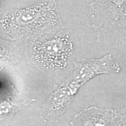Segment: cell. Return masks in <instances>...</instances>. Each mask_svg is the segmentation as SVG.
I'll return each instance as SVG.
<instances>
[{"label": "cell", "instance_id": "obj_1", "mask_svg": "<svg viewBox=\"0 0 126 126\" xmlns=\"http://www.w3.org/2000/svg\"><path fill=\"white\" fill-rule=\"evenodd\" d=\"M56 21L54 0H49L27 9L7 12L1 17L0 25L7 33L20 36L55 25Z\"/></svg>", "mask_w": 126, "mask_h": 126}, {"label": "cell", "instance_id": "obj_2", "mask_svg": "<svg viewBox=\"0 0 126 126\" xmlns=\"http://www.w3.org/2000/svg\"><path fill=\"white\" fill-rule=\"evenodd\" d=\"M93 23L97 28L123 37L126 0H87Z\"/></svg>", "mask_w": 126, "mask_h": 126}, {"label": "cell", "instance_id": "obj_3", "mask_svg": "<svg viewBox=\"0 0 126 126\" xmlns=\"http://www.w3.org/2000/svg\"><path fill=\"white\" fill-rule=\"evenodd\" d=\"M74 50V45L68 36H58L38 43L33 47L35 60L50 68H63Z\"/></svg>", "mask_w": 126, "mask_h": 126}, {"label": "cell", "instance_id": "obj_4", "mask_svg": "<svg viewBox=\"0 0 126 126\" xmlns=\"http://www.w3.org/2000/svg\"><path fill=\"white\" fill-rule=\"evenodd\" d=\"M121 71L119 64L111 54H107L99 59L83 60L75 64L67 85L75 94L82 85L97 75L119 73Z\"/></svg>", "mask_w": 126, "mask_h": 126}, {"label": "cell", "instance_id": "obj_5", "mask_svg": "<svg viewBox=\"0 0 126 126\" xmlns=\"http://www.w3.org/2000/svg\"><path fill=\"white\" fill-rule=\"evenodd\" d=\"M74 94L67 85L61 86L55 91L40 109V119L44 125H50L56 122L70 107Z\"/></svg>", "mask_w": 126, "mask_h": 126}, {"label": "cell", "instance_id": "obj_6", "mask_svg": "<svg viewBox=\"0 0 126 126\" xmlns=\"http://www.w3.org/2000/svg\"><path fill=\"white\" fill-rule=\"evenodd\" d=\"M113 109L92 106L83 109L70 122L71 126H109Z\"/></svg>", "mask_w": 126, "mask_h": 126}, {"label": "cell", "instance_id": "obj_7", "mask_svg": "<svg viewBox=\"0 0 126 126\" xmlns=\"http://www.w3.org/2000/svg\"><path fill=\"white\" fill-rule=\"evenodd\" d=\"M109 126H126V113L113 109V114Z\"/></svg>", "mask_w": 126, "mask_h": 126}, {"label": "cell", "instance_id": "obj_8", "mask_svg": "<svg viewBox=\"0 0 126 126\" xmlns=\"http://www.w3.org/2000/svg\"><path fill=\"white\" fill-rule=\"evenodd\" d=\"M8 52L4 47L0 46V62L8 59Z\"/></svg>", "mask_w": 126, "mask_h": 126}, {"label": "cell", "instance_id": "obj_9", "mask_svg": "<svg viewBox=\"0 0 126 126\" xmlns=\"http://www.w3.org/2000/svg\"><path fill=\"white\" fill-rule=\"evenodd\" d=\"M119 110H120L121 111H122V112L126 113V107H125V108H122V109H119Z\"/></svg>", "mask_w": 126, "mask_h": 126}]
</instances>
